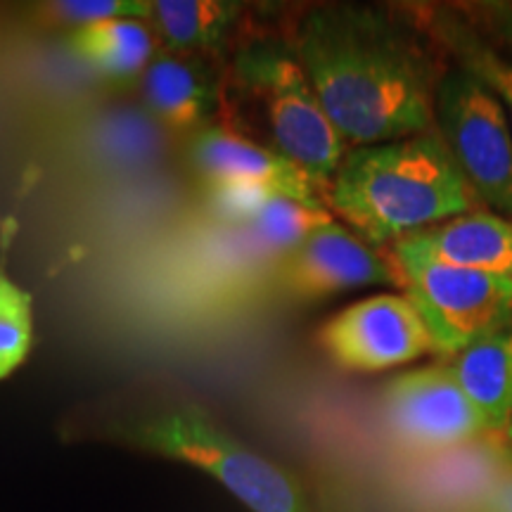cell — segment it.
<instances>
[{
    "mask_svg": "<svg viewBox=\"0 0 512 512\" xmlns=\"http://www.w3.org/2000/svg\"><path fill=\"white\" fill-rule=\"evenodd\" d=\"M294 53L347 143L380 145L430 131L437 110L430 74L411 38L382 12L358 5L313 10Z\"/></svg>",
    "mask_w": 512,
    "mask_h": 512,
    "instance_id": "6da1fadb",
    "label": "cell"
},
{
    "mask_svg": "<svg viewBox=\"0 0 512 512\" xmlns=\"http://www.w3.org/2000/svg\"><path fill=\"white\" fill-rule=\"evenodd\" d=\"M470 188L439 133L354 147L328 190L335 214L368 245L399 242L475 207Z\"/></svg>",
    "mask_w": 512,
    "mask_h": 512,
    "instance_id": "7a4b0ae2",
    "label": "cell"
},
{
    "mask_svg": "<svg viewBox=\"0 0 512 512\" xmlns=\"http://www.w3.org/2000/svg\"><path fill=\"white\" fill-rule=\"evenodd\" d=\"M126 446L178 460L219 482L252 512H311L302 484L221 430L202 408L178 406L119 425Z\"/></svg>",
    "mask_w": 512,
    "mask_h": 512,
    "instance_id": "3957f363",
    "label": "cell"
},
{
    "mask_svg": "<svg viewBox=\"0 0 512 512\" xmlns=\"http://www.w3.org/2000/svg\"><path fill=\"white\" fill-rule=\"evenodd\" d=\"M233 86L259 112L271 147L330 190L347 140L339 136L297 53L278 43H254L233 64Z\"/></svg>",
    "mask_w": 512,
    "mask_h": 512,
    "instance_id": "277c9868",
    "label": "cell"
},
{
    "mask_svg": "<svg viewBox=\"0 0 512 512\" xmlns=\"http://www.w3.org/2000/svg\"><path fill=\"white\" fill-rule=\"evenodd\" d=\"M389 264L439 354L458 356L512 318V280L444 264L399 242L392 245Z\"/></svg>",
    "mask_w": 512,
    "mask_h": 512,
    "instance_id": "5b68a950",
    "label": "cell"
},
{
    "mask_svg": "<svg viewBox=\"0 0 512 512\" xmlns=\"http://www.w3.org/2000/svg\"><path fill=\"white\" fill-rule=\"evenodd\" d=\"M441 138L477 200L512 214V126L503 105L463 67L437 88Z\"/></svg>",
    "mask_w": 512,
    "mask_h": 512,
    "instance_id": "8992f818",
    "label": "cell"
},
{
    "mask_svg": "<svg viewBox=\"0 0 512 512\" xmlns=\"http://www.w3.org/2000/svg\"><path fill=\"white\" fill-rule=\"evenodd\" d=\"M382 425L396 448L413 458L453 451L494 432L463 392L451 366L396 375L382 392Z\"/></svg>",
    "mask_w": 512,
    "mask_h": 512,
    "instance_id": "52a82bcc",
    "label": "cell"
},
{
    "mask_svg": "<svg viewBox=\"0 0 512 512\" xmlns=\"http://www.w3.org/2000/svg\"><path fill=\"white\" fill-rule=\"evenodd\" d=\"M320 349L349 373H382L439 354L420 313L403 294H375L320 328Z\"/></svg>",
    "mask_w": 512,
    "mask_h": 512,
    "instance_id": "ba28073f",
    "label": "cell"
},
{
    "mask_svg": "<svg viewBox=\"0 0 512 512\" xmlns=\"http://www.w3.org/2000/svg\"><path fill=\"white\" fill-rule=\"evenodd\" d=\"M370 285H396L392 264L335 221L275 264V287L292 302H316Z\"/></svg>",
    "mask_w": 512,
    "mask_h": 512,
    "instance_id": "9c48e42d",
    "label": "cell"
},
{
    "mask_svg": "<svg viewBox=\"0 0 512 512\" xmlns=\"http://www.w3.org/2000/svg\"><path fill=\"white\" fill-rule=\"evenodd\" d=\"M190 159L202 181L209 185L245 183L266 188L273 195L292 197V200L325 207L323 185L280 155L273 147L230 131V128H204L195 133L190 145ZM328 190V188H325Z\"/></svg>",
    "mask_w": 512,
    "mask_h": 512,
    "instance_id": "30bf717a",
    "label": "cell"
},
{
    "mask_svg": "<svg viewBox=\"0 0 512 512\" xmlns=\"http://www.w3.org/2000/svg\"><path fill=\"white\" fill-rule=\"evenodd\" d=\"M399 245L444 264L512 280V221L498 214L470 211L401 238Z\"/></svg>",
    "mask_w": 512,
    "mask_h": 512,
    "instance_id": "8fae6325",
    "label": "cell"
},
{
    "mask_svg": "<svg viewBox=\"0 0 512 512\" xmlns=\"http://www.w3.org/2000/svg\"><path fill=\"white\" fill-rule=\"evenodd\" d=\"M147 110L174 133L202 131L219 107L216 81L192 57H155L143 76Z\"/></svg>",
    "mask_w": 512,
    "mask_h": 512,
    "instance_id": "7c38bea8",
    "label": "cell"
},
{
    "mask_svg": "<svg viewBox=\"0 0 512 512\" xmlns=\"http://www.w3.org/2000/svg\"><path fill=\"white\" fill-rule=\"evenodd\" d=\"M451 368L491 430H505L512 420V318L460 351Z\"/></svg>",
    "mask_w": 512,
    "mask_h": 512,
    "instance_id": "4fadbf2b",
    "label": "cell"
},
{
    "mask_svg": "<svg viewBox=\"0 0 512 512\" xmlns=\"http://www.w3.org/2000/svg\"><path fill=\"white\" fill-rule=\"evenodd\" d=\"M67 46L79 60L107 81L136 79L147 72L155 53L150 29L140 19H107L74 29Z\"/></svg>",
    "mask_w": 512,
    "mask_h": 512,
    "instance_id": "5bb4252c",
    "label": "cell"
},
{
    "mask_svg": "<svg viewBox=\"0 0 512 512\" xmlns=\"http://www.w3.org/2000/svg\"><path fill=\"white\" fill-rule=\"evenodd\" d=\"M240 15V5L216 0H157L152 3L159 34L171 48L195 53L214 50L226 41Z\"/></svg>",
    "mask_w": 512,
    "mask_h": 512,
    "instance_id": "9a60e30c",
    "label": "cell"
},
{
    "mask_svg": "<svg viewBox=\"0 0 512 512\" xmlns=\"http://www.w3.org/2000/svg\"><path fill=\"white\" fill-rule=\"evenodd\" d=\"M332 223V214L323 207H309L292 197L273 195L256 214L249 226L240 228L245 238L259 249V254L271 256L278 264L283 256L297 249L318 228Z\"/></svg>",
    "mask_w": 512,
    "mask_h": 512,
    "instance_id": "2e32d148",
    "label": "cell"
},
{
    "mask_svg": "<svg viewBox=\"0 0 512 512\" xmlns=\"http://www.w3.org/2000/svg\"><path fill=\"white\" fill-rule=\"evenodd\" d=\"M441 36L458 55L460 67L479 79L496 95L503 105L508 121L512 126V62L505 60L501 53H496L489 43H484L470 27L456 22H441Z\"/></svg>",
    "mask_w": 512,
    "mask_h": 512,
    "instance_id": "e0dca14e",
    "label": "cell"
},
{
    "mask_svg": "<svg viewBox=\"0 0 512 512\" xmlns=\"http://www.w3.org/2000/svg\"><path fill=\"white\" fill-rule=\"evenodd\" d=\"M34 342L31 294L0 271V380L27 361Z\"/></svg>",
    "mask_w": 512,
    "mask_h": 512,
    "instance_id": "ac0fdd59",
    "label": "cell"
},
{
    "mask_svg": "<svg viewBox=\"0 0 512 512\" xmlns=\"http://www.w3.org/2000/svg\"><path fill=\"white\" fill-rule=\"evenodd\" d=\"M207 202L214 219H219L223 226L245 228L256 219L264 204L271 200L273 192L259 185L245 183H226V185H209Z\"/></svg>",
    "mask_w": 512,
    "mask_h": 512,
    "instance_id": "d6986e66",
    "label": "cell"
},
{
    "mask_svg": "<svg viewBox=\"0 0 512 512\" xmlns=\"http://www.w3.org/2000/svg\"><path fill=\"white\" fill-rule=\"evenodd\" d=\"M48 12L60 24L79 29L86 24L107 22V19L152 17V3H140V0H64V3L50 5Z\"/></svg>",
    "mask_w": 512,
    "mask_h": 512,
    "instance_id": "ffe728a7",
    "label": "cell"
},
{
    "mask_svg": "<svg viewBox=\"0 0 512 512\" xmlns=\"http://www.w3.org/2000/svg\"><path fill=\"white\" fill-rule=\"evenodd\" d=\"M479 22L489 27L491 34L505 46L512 48V0H494V3H475L470 5Z\"/></svg>",
    "mask_w": 512,
    "mask_h": 512,
    "instance_id": "44dd1931",
    "label": "cell"
},
{
    "mask_svg": "<svg viewBox=\"0 0 512 512\" xmlns=\"http://www.w3.org/2000/svg\"><path fill=\"white\" fill-rule=\"evenodd\" d=\"M475 512H512V467L486 491Z\"/></svg>",
    "mask_w": 512,
    "mask_h": 512,
    "instance_id": "7402d4cb",
    "label": "cell"
},
{
    "mask_svg": "<svg viewBox=\"0 0 512 512\" xmlns=\"http://www.w3.org/2000/svg\"><path fill=\"white\" fill-rule=\"evenodd\" d=\"M505 432H508V439L512 441V420H510V425H508V427H505Z\"/></svg>",
    "mask_w": 512,
    "mask_h": 512,
    "instance_id": "603a6c76",
    "label": "cell"
}]
</instances>
